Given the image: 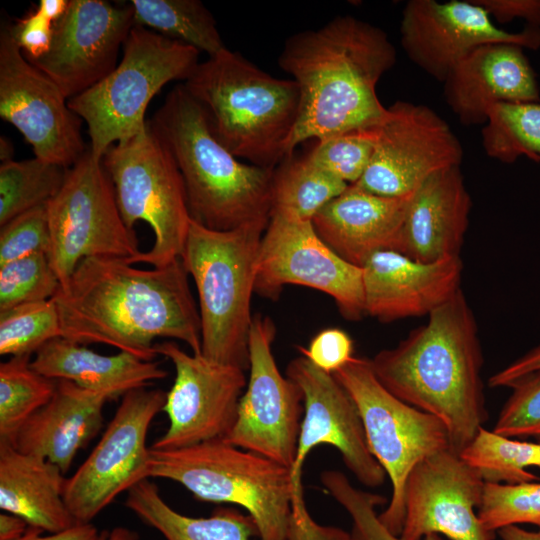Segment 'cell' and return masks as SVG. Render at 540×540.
<instances>
[{
	"mask_svg": "<svg viewBox=\"0 0 540 540\" xmlns=\"http://www.w3.org/2000/svg\"><path fill=\"white\" fill-rule=\"evenodd\" d=\"M366 316L388 323L429 315L459 291L460 256L425 263L394 250L371 255L362 266Z\"/></svg>",
	"mask_w": 540,
	"mask_h": 540,
	"instance_id": "7402d4cb",
	"label": "cell"
},
{
	"mask_svg": "<svg viewBox=\"0 0 540 540\" xmlns=\"http://www.w3.org/2000/svg\"><path fill=\"white\" fill-rule=\"evenodd\" d=\"M499 23L515 18L524 19L528 26L540 29V0H475Z\"/></svg>",
	"mask_w": 540,
	"mask_h": 540,
	"instance_id": "bcb514c9",
	"label": "cell"
},
{
	"mask_svg": "<svg viewBox=\"0 0 540 540\" xmlns=\"http://www.w3.org/2000/svg\"><path fill=\"white\" fill-rule=\"evenodd\" d=\"M0 116L18 129L37 158L69 168L87 150L82 119L59 87L26 59L7 24L0 30Z\"/></svg>",
	"mask_w": 540,
	"mask_h": 540,
	"instance_id": "e0dca14e",
	"label": "cell"
},
{
	"mask_svg": "<svg viewBox=\"0 0 540 540\" xmlns=\"http://www.w3.org/2000/svg\"><path fill=\"white\" fill-rule=\"evenodd\" d=\"M276 326L269 316L255 314L249 336V376L229 444L292 469L304 414L299 386L280 372L272 344Z\"/></svg>",
	"mask_w": 540,
	"mask_h": 540,
	"instance_id": "5bb4252c",
	"label": "cell"
},
{
	"mask_svg": "<svg viewBox=\"0 0 540 540\" xmlns=\"http://www.w3.org/2000/svg\"><path fill=\"white\" fill-rule=\"evenodd\" d=\"M135 25L150 27L212 57L227 48L212 13L199 0H131Z\"/></svg>",
	"mask_w": 540,
	"mask_h": 540,
	"instance_id": "4dcf8cb0",
	"label": "cell"
},
{
	"mask_svg": "<svg viewBox=\"0 0 540 540\" xmlns=\"http://www.w3.org/2000/svg\"><path fill=\"white\" fill-rule=\"evenodd\" d=\"M369 361L389 392L443 422L456 454L484 427L483 354L473 311L461 289L431 312L425 324Z\"/></svg>",
	"mask_w": 540,
	"mask_h": 540,
	"instance_id": "3957f363",
	"label": "cell"
},
{
	"mask_svg": "<svg viewBox=\"0 0 540 540\" xmlns=\"http://www.w3.org/2000/svg\"><path fill=\"white\" fill-rule=\"evenodd\" d=\"M497 532L501 540H540V527L536 531H528L518 525H509Z\"/></svg>",
	"mask_w": 540,
	"mask_h": 540,
	"instance_id": "816d5d0a",
	"label": "cell"
},
{
	"mask_svg": "<svg viewBox=\"0 0 540 540\" xmlns=\"http://www.w3.org/2000/svg\"><path fill=\"white\" fill-rule=\"evenodd\" d=\"M286 376L303 394L304 414L297 452L291 469L295 483H302L306 457L318 445L328 444L341 454L347 469L364 486L376 488L386 473L369 450L362 419L352 397L333 374L322 371L306 357L292 359Z\"/></svg>",
	"mask_w": 540,
	"mask_h": 540,
	"instance_id": "44dd1931",
	"label": "cell"
},
{
	"mask_svg": "<svg viewBox=\"0 0 540 540\" xmlns=\"http://www.w3.org/2000/svg\"><path fill=\"white\" fill-rule=\"evenodd\" d=\"M481 135L493 159L511 164L525 156L540 162V102L492 105Z\"/></svg>",
	"mask_w": 540,
	"mask_h": 540,
	"instance_id": "d6a6232c",
	"label": "cell"
},
{
	"mask_svg": "<svg viewBox=\"0 0 540 540\" xmlns=\"http://www.w3.org/2000/svg\"><path fill=\"white\" fill-rule=\"evenodd\" d=\"M119 211L134 230L146 222L154 233L147 252L128 259L163 267L179 259L191 217L184 181L169 148L149 120L135 135L113 144L102 158Z\"/></svg>",
	"mask_w": 540,
	"mask_h": 540,
	"instance_id": "9c48e42d",
	"label": "cell"
},
{
	"mask_svg": "<svg viewBox=\"0 0 540 540\" xmlns=\"http://www.w3.org/2000/svg\"><path fill=\"white\" fill-rule=\"evenodd\" d=\"M100 540H139V535L127 527L117 526L111 530H102Z\"/></svg>",
	"mask_w": 540,
	"mask_h": 540,
	"instance_id": "f5cc1de1",
	"label": "cell"
},
{
	"mask_svg": "<svg viewBox=\"0 0 540 540\" xmlns=\"http://www.w3.org/2000/svg\"><path fill=\"white\" fill-rule=\"evenodd\" d=\"M484 485L478 472L450 448L422 459L406 480L399 537L423 540L436 533L450 540H494L495 532L477 514Z\"/></svg>",
	"mask_w": 540,
	"mask_h": 540,
	"instance_id": "ffe728a7",
	"label": "cell"
},
{
	"mask_svg": "<svg viewBox=\"0 0 540 540\" xmlns=\"http://www.w3.org/2000/svg\"><path fill=\"white\" fill-rule=\"evenodd\" d=\"M485 483L520 484L539 480L529 468V441L509 438L482 427L460 453Z\"/></svg>",
	"mask_w": 540,
	"mask_h": 540,
	"instance_id": "e575fe53",
	"label": "cell"
},
{
	"mask_svg": "<svg viewBox=\"0 0 540 540\" xmlns=\"http://www.w3.org/2000/svg\"><path fill=\"white\" fill-rule=\"evenodd\" d=\"M463 148L443 118L426 105L398 100L387 107L360 189L382 196L412 194L444 169L460 167Z\"/></svg>",
	"mask_w": 540,
	"mask_h": 540,
	"instance_id": "9a60e30c",
	"label": "cell"
},
{
	"mask_svg": "<svg viewBox=\"0 0 540 540\" xmlns=\"http://www.w3.org/2000/svg\"><path fill=\"white\" fill-rule=\"evenodd\" d=\"M278 63L300 90L287 157L308 139L323 140L378 125L385 118L387 107L376 87L395 65L396 49L381 28L353 16H338L290 36Z\"/></svg>",
	"mask_w": 540,
	"mask_h": 540,
	"instance_id": "7a4b0ae2",
	"label": "cell"
},
{
	"mask_svg": "<svg viewBox=\"0 0 540 540\" xmlns=\"http://www.w3.org/2000/svg\"><path fill=\"white\" fill-rule=\"evenodd\" d=\"M320 480L331 495L352 518L351 540H403L389 532L378 518L376 507L386 503V498L355 488L346 475L337 470H326ZM423 540H443L431 533Z\"/></svg>",
	"mask_w": 540,
	"mask_h": 540,
	"instance_id": "ab89813d",
	"label": "cell"
},
{
	"mask_svg": "<svg viewBox=\"0 0 540 540\" xmlns=\"http://www.w3.org/2000/svg\"><path fill=\"white\" fill-rule=\"evenodd\" d=\"M31 360L16 356L0 364V443L14 446L21 427L55 392L56 380L35 371Z\"/></svg>",
	"mask_w": 540,
	"mask_h": 540,
	"instance_id": "1f68e13d",
	"label": "cell"
},
{
	"mask_svg": "<svg viewBox=\"0 0 540 540\" xmlns=\"http://www.w3.org/2000/svg\"><path fill=\"white\" fill-rule=\"evenodd\" d=\"M154 348L172 362L175 379L162 410L169 426L150 448L172 450L224 439L247 385L245 370L187 353L174 341L156 343Z\"/></svg>",
	"mask_w": 540,
	"mask_h": 540,
	"instance_id": "2e32d148",
	"label": "cell"
},
{
	"mask_svg": "<svg viewBox=\"0 0 540 540\" xmlns=\"http://www.w3.org/2000/svg\"><path fill=\"white\" fill-rule=\"evenodd\" d=\"M333 375L355 402L369 450L391 481L390 502L378 518L389 532L400 536L407 477L419 461L450 448L447 429L434 415L389 392L368 358L353 357Z\"/></svg>",
	"mask_w": 540,
	"mask_h": 540,
	"instance_id": "30bf717a",
	"label": "cell"
},
{
	"mask_svg": "<svg viewBox=\"0 0 540 540\" xmlns=\"http://www.w3.org/2000/svg\"><path fill=\"white\" fill-rule=\"evenodd\" d=\"M286 285L329 295L347 320L366 316L362 267L335 253L311 221L271 215L259 247L254 291L276 301Z\"/></svg>",
	"mask_w": 540,
	"mask_h": 540,
	"instance_id": "4fadbf2b",
	"label": "cell"
},
{
	"mask_svg": "<svg viewBox=\"0 0 540 540\" xmlns=\"http://www.w3.org/2000/svg\"><path fill=\"white\" fill-rule=\"evenodd\" d=\"M287 540H351L350 533L317 524L308 513L303 488L294 494L293 513Z\"/></svg>",
	"mask_w": 540,
	"mask_h": 540,
	"instance_id": "f6af8a7d",
	"label": "cell"
},
{
	"mask_svg": "<svg viewBox=\"0 0 540 540\" xmlns=\"http://www.w3.org/2000/svg\"><path fill=\"white\" fill-rule=\"evenodd\" d=\"M61 337L60 318L53 299L21 304L0 312V354L25 356Z\"/></svg>",
	"mask_w": 540,
	"mask_h": 540,
	"instance_id": "d590c367",
	"label": "cell"
},
{
	"mask_svg": "<svg viewBox=\"0 0 540 540\" xmlns=\"http://www.w3.org/2000/svg\"><path fill=\"white\" fill-rule=\"evenodd\" d=\"M69 2L70 0H41L36 9L54 24L64 15Z\"/></svg>",
	"mask_w": 540,
	"mask_h": 540,
	"instance_id": "f907efd6",
	"label": "cell"
},
{
	"mask_svg": "<svg viewBox=\"0 0 540 540\" xmlns=\"http://www.w3.org/2000/svg\"><path fill=\"white\" fill-rule=\"evenodd\" d=\"M124 504L166 540H251L252 536H258L252 518L234 508L218 507L208 517L179 513L162 498L150 479L132 487Z\"/></svg>",
	"mask_w": 540,
	"mask_h": 540,
	"instance_id": "f1b7e54d",
	"label": "cell"
},
{
	"mask_svg": "<svg viewBox=\"0 0 540 540\" xmlns=\"http://www.w3.org/2000/svg\"><path fill=\"white\" fill-rule=\"evenodd\" d=\"M53 23L35 8L34 11L8 25L9 32L26 59H37L50 48L53 37Z\"/></svg>",
	"mask_w": 540,
	"mask_h": 540,
	"instance_id": "ee69618b",
	"label": "cell"
},
{
	"mask_svg": "<svg viewBox=\"0 0 540 540\" xmlns=\"http://www.w3.org/2000/svg\"><path fill=\"white\" fill-rule=\"evenodd\" d=\"M61 286L48 255L39 253L0 265V312L52 299Z\"/></svg>",
	"mask_w": 540,
	"mask_h": 540,
	"instance_id": "74e56055",
	"label": "cell"
},
{
	"mask_svg": "<svg viewBox=\"0 0 540 540\" xmlns=\"http://www.w3.org/2000/svg\"><path fill=\"white\" fill-rule=\"evenodd\" d=\"M44 532L38 528L29 526L26 534L19 540H100L98 529L92 524H76L73 527L58 533Z\"/></svg>",
	"mask_w": 540,
	"mask_h": 540,
	"instance_id": "c3c4849f",
	"label": "cell"
},
{
	"mask_svg": "<svg viewBox=\"0 0 540 540\" xmlns=\"http://www.w3.org/2000/svg\"><path fill=\"white\" fill-rule=\"evenodd\" d=\"M150 478L175 481L203 502L244 508L261 540H287L295 489L291 469L223 439L149 451Z\"/></svg>",
	"mask_w": 540,
	"mask_h": 540,
	"instance_id": "52a82bcc",
	"label": "cell"
},
{
	"mask_svg": "<svg viewBox=\"0 0 540 540\" xmlns=\"http://www.w3.org/2000/svg\"><path fill=\"white\" fill-rule=\"evenodd\" d=\"M28 528V523L21 517L7 512L0 514V540H19Z\"/></svg>",
	"mask_w": 540,
	"mask_h": 540,
	"instance_id": "681fc988",
	"label": "cell"
},
{
	"mask_svg": "<svg viewBox=\"0 0 540 540\" xmlns=\"http://www.w3.org/2000/svg\"><path fill=\"white\" fill-rule=\"evenodd\" d=\"M471 207L460 167L433 174L411 196L400 253L425 263L459 256Z\"/></svg>",
	"mask_w": 540,
	"mask_h": 540,
	"instance_id": "d4e9b609",
	"label": "cell"
},
{
	"mask_svg": "<svg viewBox=\"0 0 540 540\" xmlns=\"http://www.w3.org/2000/svg\"><path fill=\"white\" fill-rule=\"evenodd\" d=\"M477 514L483 526L493 532L518 524L540 527V483H485Z\"/></svg>",
	"mask_w": 540,
	"mask_h": 540,
	"instance_id": "f35d334b",
	"label": "cell"
},
{
	"mask_svg": "<svg viewBox=\"0 0 540 540\" xmlns=\"http://www.w3.org/2000/svg\"><path fill=\"white\" fill-rule=\"evenodd\" d=\"M109 400L105 393L56 380L52 398L21 427L14 447L48 460L65 474L79 450L101 430Z\"/></svg>",
	"mask_w": 540,
	"mask_h": 540,
	"instance_id": "484cf974",
	"label": "cell"
},
{
	"mask_svg": "<svg viewBox=\"0 0 540 540\" xmlns=\"http://www.w3.org/2000/svg\"><path fill=\"white\" fill-rule=\"evenodd\" d=\"M166 392L131 390L99 442L66 480L64 501L76 524H89L124 491L150 479L146 440L151 422L163 410Z\"/></svg>",
	"mask_w": 540,
	"mask_h": 540,
	"instance_id": "7c38bea8",
	"label": "cell"
},
{
	"mask_svg": "<svg viewBox=\"0 0 540 540\" xmlns=\"http://www.w3.org/2000/svg\"><path fill=\"white\" fill-rule=\"evenodd\" d=\"M298 350L317 368L329 374H334L354 357L352 338L343 329L334 327L319 331L308 347H298Z\"/></svg>",
	"mask_w": 540,
	"mask_h": 540,
	"instance_id": "7bdbcfd3",
	"label": "cell"
},
{
	"mask_svg": "<svg viewBox=\"0 0 540 540\" xmlns=\"http://www.w3.org/2000/svg\"><path fill=\"white\" fill-rule=\"evenodd\" d=\"M536 372H540V345L493 374L489 386L510 387L519 378Z\"/></svg>",
	"mask_w": 540,
	"mask_h": 540,
	"instance_id": "7dc6e473",
	"label": "cell"
},
{
	"mask_svg": "<svg viewBox=\"0 0 540 540\" xmlns=\"http://www.w3.org/2000/svg\"><path fill=\"white\" fill-rule=\"evenodd\" d=\"M379 125L319 140L307 156L321 169L348 185L355 184L370 164L378 140Z\"/></svg>",
	"mask_w": 540,
	"mask_h": 540,
	"instance_id": "8d00e7d4",
	"label": "cell"
},
{
	"mask_svg": "<svg viewBox=\"0 0 540 540\" xmlns=\"http://www.w3.org/2000/svg\"><path fill=\"white\" fill-rule=\"evenodd\" d=\"M51 233L50 263L64 285L87 257L133 258L141 251L124 222L113 184L90 149L69 168L46 205Z\"/></svg>",
	"mask_w": 540,
	"mask_h": 540,
	"instance_id": "8fae6325",
	"label": "cell"
},
{
	"mask_svg": "<svg viewBox=\"0 0 540 540\" xmlns=\"http://www.w3.org/2000/svg\"><path fill=\"white\" fill-rule=\"evenodd\" d=\"M123 52L109 75L68 100L86 122L89 149L99 160L113 144L144 128L148 104L163 86L185 81L200 63L196 48L139 25L132 27Z\"/></svg>",
	"mask_w": 540,
	"mask_h": 540,
	"instance_id": "ba28073f",
	"label": "cell"
},
{
	"mask_svg": "<svg viewBox=\"0 0 540 540\" xmlns=\"http://www.w3.org/2000/svg\"><path fill=\"white\" fill-rule=\"evenodd\" d=\"M268 223L217 231L190 221L180 259L197 289L201 353L211 361L249 369L251 298Z\"/></svg>",
	"mask_w": 540,
	"mask_h": 540,
	"instance_id": "8992f818",
	"label": "cell"
},
{
	"mask_svg": "<svg viewBox=\"0 0 540 540\" xmlns=\"http://www.w3.org/2000/svg\"><path fill=\"white\" fill-rule=\"evenodd\" d=\"M135 25L130 4L103 0H70L53 25L49 50L28 60L70 98L109 75L118 65V53Z\"/></svg>",
	"mask_w": 540,
	"mask_h": 540,
	"instance_id": "d6986e66",
	"label": "cell"
},
{
	"mask_svg": "<svg viewBox=\"0 0 540 540\" xmlns=\"http://www.w3.org/2000/svg\"><path fill=\"white\" fill-rule=\"evenodd\" d=\"M13 145L6 137L0 139V158L2 162L13 160Z\"/></svg>",
	"mask_w": 540,
	"mask_h": 540,
	"instance_id": "db71d44e",
	"label": "cell"
},
{
	"mask_svg": "<svg viewBox=\"0 0 540 540\" xmlns=\"http://www.w3.org/2000/svg\"><path fill=\"white\" fill-rule=\"evenodd\" d=\"M46 205L26 211L0 226V265L33 254L49 255L51 233Z\"/></svg>",
	"mask_w": 540,
	"mask_h": 540,
	"instance_id": "b9f144b4",
	"label": "cell"
},
{
	"mask_svg": "<svg viewBox=\"0 0 540 540\" xmlns=\"http://www.w3.org/2000/svg\"><path fill=\"white\" fill-rule=\"evenodd\" d=\"M400 34L409 59L442 83L480 46L512 43L531 50L540 48L539 28L527 26L520 32L501 29L475 0H410L402 11Z\"/></svg>",
	"mask_w": 540,
	"mask_h": 540,
	"instance_id": "ac0fdd59",
	"label": "cell"
},
{
	"mask_svg": "<svg viewBox=\"0 0 540 540\" xmlns=\"http://www.w3.org/2000/svg\"><path fill=\"white\" fill-rule=\"evenodd\" d=\"M412 194L389 197L349 185L314 217L312 224L335 253L362 267L376 252H400Z\"/></svg>",
	"mask_w": 540,
	"mask_h": 540,
	"instance_id": "cb8c5ba5",
	"label": "cell"
},
{
	"mask_svg": "<svg viewBox=\"0 0 540 540\" xmlns=\"http://www.w3.org/2000/svg\"><path fill=\"white\" fill-rule=\"evenodd\" d=\"M31 366L47 378L67 380L84 389L105 393L111 399L167 376L154 360H143L122 351L102 355L63 337L52 339L38 349Z\"/></svg>",
	"mask_w": 540,
	"mask_h": 540,
	"instance_id": "4316f807",
	"label": "cell"
},
{
	"mask_svg": "<svg viewBox=\"0 0 540 540\" xmlns=\"http://www.w3.org/2000/svg\"><path fill=\"white\" fill-rule=\"evenodd\" d=\"M69 168L37 157L2 162L0 226L26 211L47 204L61 189Z\"/></svg>",
	"mask_w": 540,
	"mask_h": 540,
	"instance_id": "836d02e7",
	"label": "cell"
},
{
	"mask_svg": "<svg viewBox=\"0 0 540 540\" xmlns=\"http://www.w3.org/2000/svg\"><path fill=\"white\" fill-rule=\"evenodd\" d=\"M493 431L509 438L540 440V372L516 380Z\"/></svg>",
	"mask_w": 540,
	"mask_h": 540,
	"instance_id": "60d3db41",
	"label": "cell"
},
{
	"mask_svg": "<svg viewBox=\"0 0 540 540\" xmlns=\"http://www.w3.org/2000/svg\"><path fill=\"white\" fill-rule=\"evenodd\" d=\"M127 258L87 257L52 298L61 337L101 343L140 359L158 355L154 341L184 342L201 353V321L182 260L139 269Z\"/></svg>",
	"mask_w": 540,
	"mask_h": 540,
	"instance_id": "6da1fadb",
	"label": "cell"
},
{
	"mask_svg": "<svg viewBox=\"0 0 540 540\" xmlns=\"http://www.w3.org/2000/svg\"><path fill=\"white\" fill-rule=\"evenodd\" d=\"M183 85L235 157L270 171L287 157L300 108L293 79L273 77L226 49L200 62Z\"/></svg>",
	"mask_w": 540,
	"mask_h": 540,
	"instance_id": "5b68a950",
	"label": "cell"
},
{
	"mask_svg": "<svg viewBox=\"0 0 540 540\" xmlns=\"http://www.w3.org/2000/svg\"><path fill=\"white\" fill-rule=\"evenodd\" d=\"M521 46L490 43L467 54L443 81L445 101L466 126L485 125L497 103L540 102L535 72Z\"/></svg>",
	"mask_w": 540,
	"mask_h": 540,
	"instance_id": "603a6c76",
	"label": "cell"
},
{
	"mask_svg": "<svg viewBox=\"0 0 540 540\" xmlns=\"http://www.w3.org/2000/svg\"><path fill=\"white\" fill-rule=\"evenodd\" d=\"M149 121L181 172L192 220L217 231L269 222L273 171L239 161L183 84L167 94Z\"/></svg>",
	"mask_w": 540,
	"mask_h": 540,
	"instance_id": "277c9868",
	"label": "cell"
},
{
	"mask_svg": "<svg viewBox=\"0 0 540 540\" xmlns=\"http://www.w3.org/2000/svg\"><path fill=\"white\" fill-rule=\"evenodd\" d=\"M349 185L309 157L285 158L272 173L271 215L311 221Z\"/></svg>",
	"mask_w": 540,
	"mask_h": 540,
	"instance_id": "f546056e",
	"label": "cell"
},
{
	"mask_svg": "<svg viewBox=\"0 0 540 540\" xmlns=\"http://www.w3.org/2000/svg\"><path fill=\"white\" fill-rule=\"evenodd\" d=\"M67 478L58 466L0 443V508L43 532L76 525L64 501Z\"/></svg>",
	"mask_w": 540,
	"mask_h": 540,
	"instance_id": "83f0119b",
	"label": "cell"
}]
</instances>
